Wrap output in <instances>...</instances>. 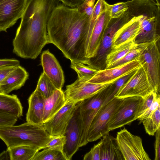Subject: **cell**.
I'll return each mask as SVG.
<instances>
[{"instance_id": "7402d4cb", "label": "cell", "mask_w": 160, "mask_h": 160, "mask_svg": "<svg viewBox=\"0 0 160 160\" xmlns=\"http://www.w3.org/2000/svg\"><path fill=\"white\" fill-rule=\"evenodd\" d=\"M98 142L101 160H123L116 138L107 133Z\"/></svg>"}, {"instance_id": "d4e9b609", "label": "cell", "mask_w": 160, "mask_h": 160, "mask_svg": "<svg viewBox=\"0 0 160 160\" xmlns=\"http://www.w3.org/2000/svg\"><path fill=\"white\" fill-rule=\"evenodd\" d=\"M137 45L133 41L124 43L117 48L112 49L105 58L106 68H108L112 64L122 58Z\"/></svg>"}, {"instance_id": "5bb4252c", "label": "cell", "mask_w": 160, "mask_h": 160, "mask_svg": "<svg viewBox=\"0 0 160 160\" xmlns=\"http://www.w3.org/2000/svg\"><path fill=\"white\" fill-rule=\"evenodd\" d=\"M76 108V104L67 102L53 116L43 123L44 128L50 136L64 135Z\"/></svg>"}, {"instance_id": "7a4b0ae2", "label": "cell", "mask_w": 160, "mask_h": 160, "mask_svg": "<svg viewBox=\"0 0 160 160\" xmlns=\"http://www.w3.org/2000/svg\"><path fill=\"white\" fill-rule=\"evenodd\" d=\"M59 0H28L13 39L20 47L29 51L43 48L48 44L47 25Z\"/></svg>"}, {"instance_id": "4fadbf2b", "label": "cell", "mask_w": 160, "mask_h": 160, "mask_svg": "<svg viewBox=\"0 0 160 160\" xmlns=\"http://www.w3.org/2000/svg\"><path fill=\"white\" fill-rule=\"evenodd\" d=\"M28 0H0V32H7L21 18Z\"/></svg>"}, {"instance_id": "6da1fadb", "label": "cell", "mask_w": 160, "mask_h": 160, "mask_svg": "<svg viewBox=\"0 0 160 160\" xmlns=\"http://www.w3.org/2000/svg\"><path fill=\"white\" fill-rule=\"evenodd\" d=\"M91 18L77 8L59 4L48 22V43L55 45L71 61L85 64Z\"/></svg>"}, {"instance_id": "60d3db41", "label": "cell", "mask_w": 160, "mask_h": 160, "mask_svg": "<svg viewBox=\"0 0 160 160\" xmlns=\"http://www.w3.org/2000/svg\"><path fill=\"white\" fill-rule=\"evenodd\" d=\"M64 5L72 8H77L82 5L85 0H59Z\"/></svg>"}, {"instance_id": "44dd1931", "label": "cell", "mask_w": 160, "mask_h": 160, "mask_svg": "<svg viewBox=\"0 0 160 160\" xmlns=\"http://www.w3.org/2000/svg\"><path fill=\"white\" fill-rule=\"evenodd\" d=\"M140 16L134 17L116 32L113 39L112 49L131 41H134L140 29Z\"/></svg>"}, {"instance_id": "836d02e7", "label": "cell", "mask_w": 160, "mask_h": 160, "mask_svg": "<svg viewBox=\"0 0 160 160\" xmlns=\"http://www.w3.org/2000/svg\"><path fill=\"white\" fill-rule=\"evenodd\" d=\"M66 141L65 135L51 136L50 141L46 144L45 148L57 149L62 152L63 148Z\"/></svg>"}, {"instance_id": "9a60e30c", "label": "cell", "mask_w": 160, "mask_h": 160, "mask_svg": "<svg viewBox=\"0 0 160 160\" xmlns=\"http://www.w3.org/2000/svg\"><path fill=\"white\" fill-rule=\"evenodd\" d=\"M141 66L138 58L114 68L99 70L97 72L86 82L95 83H106L131 73Z\"/></svg>"}, {"instance_id": "30bf717a", "label": "cell", "mask_w": 160, "mask_h": 160, "mask_svg": "<svg viewBox=\"0 0 160 160\" xmlns=\"http://www.w3.org/2000/svg\"><path fill=\"white\" fill-rule=\"evenodd\" d=\"M116 138L124 160H151L139 136L132 134L124 128L117 132Z\"/></svg>"}, {"instance_id": "603a6c76", "label": "cell", "mask_w": 160, "mask_h": 160, "mask_svg": "<svg viewBox=\"0 0 160 160\" xmlns=\"http://www.w3.org/2000/svg\"><path fill=\"white\" fill-rule=\"evenodd\" d=\"M66 102L65 94L62 89H57L51 96L45 99L43 123L53 116Z\"/></svg>"}, {"instance_id": "d6986e66", "label": "cell", "mask_w": 160, "mask_h": 160, "mask_svg": "<svg viewBox=\"0 0 160 160\" xmlns=\"http://www.w3.org/2000/svg\"><path fill=\"white\" fill-rule=\"evenodd\" d=\"M45 98L36 89L28 99V108L26 114L28 122L43 125Z\"/></svg>"}, {"instance_id": "7bdbcfd3", "label": "cell", "mask_w": 160, "mask_h": 160, "mask_svg": "<svg viewBox=\"0 0 160 160\" xmlns=\"http://www.w3.org/2000/svg\"><path fill=\"white\" fill-rule=\"evenodd\" d=\"M0 160H10L9 152L7 149L0 153Z\"/></svg>"}, {"instance_id": "52a82bcc", "label": "cell", "mask_w": 160, "mask_h": 160, "mask_svg": "<svg viewBox=\"0 0 160 160\" xmlns=\"http://www.w3.org/2000/svg\"><path fill=\"white\" fill-rule=\"evenodd\" d=\"M123 99L114 98L100 107L89 127L87 138L88 142L96 141L109 133L108 124L109 121Z\"/></svg>"}, {"instance_id": "74e56055", "label": "cell", "mask_w": 160, "mask_h": 160, "mask_svg": "<svg viewBox=\"0 0 160 160\" xmlns=\"http://www.w3.org/2000/svg\"><path fill=\"white\" fill-rule=\"evenodd\" d=\"M160 94H157L155 97L153 104L151 107L147 110L141 117L137 120L141 122L143 119L150 117L158 108V107L160 106Z\"/></svg>"}, {"instance_id": "4dcf8cb0", "label": "cell", "mask_w": 160, "mask_h": 160, "mask_svg": "<svg viewBox=\"0 0 160 160\" xmlns=\"http://www.w3.org/2000/svg\"><path fill=\"white\" fill-rule=\"evenodd\" d=\"M148 43L138 44L122 58L111 65L108 68L120 66L138 58ZM108 69V68H107Z\"/></svg>"}, {"instance_id": "b9f144b4", "label": "cell", "mask_w": 160, "mask_h": 160, "mask_svg": "<svg viewBox=\"0 0 160 160\" xmlns=\"http://www.w3.org/2000/svg\"><path fill=\"white\" fill-rule=\"evenodd\" d=\"M20 61L14 58L0 59V67L4 66L20 65Z\"/></svg>"}, {"instance_id": "e575fe53", "label": "cell", "mask_w": 160, "mask_h": 160, "mask_svg": "<svg viewBox=\"0 0 160 160\" xmlns=\"http://www.w3.org/2000/svg\"><path fill=\"white\" fill-rule=\"evenodd\" d=\"M18 118L7 112L0 110V127L14 125Z\"/></svg>"}, {"instance_id": "277c9868", "label": "cell", "mask_w": 160, "mask_h": 160, "mask_svg": "<svg viewBox=\"0 0 160 160\" xmlns=\"http://www.w3.org/2000/svg\"><path fill=\"white\" fill-rule=\"evenodd\" d=\"M0 138L7 148L27 146L39 151L44 148L51 136L43 125L29 122L21 125L0 127Z\"/></svg>"}, {"instance_id": "f1b7e54d", "label": "cell", "mask_w": 160, "mask_h": 160, "mask_svg": "<svg viewBox=\"0 0 160 160\" xmlns=\"http://www.w3.org/2000/svg\"><path fill=\"white\" fill-rule=\"evenodd\" d=\"M36 89L40 92L45 99L51 96L57 88L43 72L40 76Z\"/></svg>"}, {"instance_id": "f35d334b", "label": "cell", "mask_w": 160, "mask_h": 160, "mask_svg": "<svg viewBox=\"0 0 160 160\" xmlns=\"http://www.w3.org/2000/svg\"><path fill=\"white\" fill-rule=\"evenodd\" d=\"M154 144L155 160H160V127L156 132Z\"/></svg>"}, {"instance_id": "8d00e7d4", "label": "cell", "mask_w": 160, "mask_h": 160, "mask_svg": "<svg viewBox=\"0 0 160 160\" xmlns=\"http://www.w3.org/2000/svg\"><path fill=\"white\" fill-rule=\"evenodd\" d=\"M84 160H101L99 145L98 143L95 145L86 154Z\"/></svg>"}, {"instance_id": "ac0fdd59", "label": "cell", "mask_w": 160, "mask_h": 160, "mask_svg": "<svg viewBox=\"0 0 160 160\" xmlns=\"http://www.w3.org/2000/svg\"><path fill=\"white\" fill-rule=\"evenodd\" d=\"M111 18L108 11L106 9L98 18L87 47L86 57L87 59L93 58L97 54L105 31Z\"/></svg>"}, {"instance_id": "ffe728a7", "label": "cell", "mask_w": 160, "mask_h": 160, "mask_svg": "<svg viewBox=\"0 0 160 160\" xmlns=\"http://www.w3.org/2000/svg\"><path fill=\"white\" fill-rule=\"evenodd\" d=\"M29 74L25 69L20 65L15 68L0 83L2 92L8 94L12 91L20 89L28 79Z\"/></svg>"}, {"instance_id": "e0dca14e", "label": "cell", "mask_w": 160, "mask_h": 160, "mask_svg": "<svg viewBox=\"0 0 160 160\" xmlns=\"http://www.w3.org/2000/svg\"><path fill=\"white\" fill-rule=\"evenodd\" d=\"M79 125V111L77 106L76 110L64 135L66 136V141L62 152L66 160H71L80 148Z\"/></svg>"}, {"instance_id": "d6a6232c", "label": "cell", "mask_w": 160, "mask_h": 160, "mask_svg": "<svg viewBox=\"0 0 160 160\" xmlns=\"http://www.w3.org/2000/svg\"><path fill=\"white\" fill-rule=\"evenodd\" d=\"M157 94L159 93L153 91L145 98L142 99L136 116V120L141 117L147 110L151 107L153 104L155 97Z\"/></svg>"}, {"instance_id": "3957f363", "label": "cell", "mask_w": 160, "mask_h": 160, "mask_svg": "<svg viewBox=\"0 0 160 160\" xmlns=\"http://www.w3.org/2000/svg\"><path fill=\"white\" fill-rule=\"evenodd\" d=\"M126 2L131 14L140 18V29L134 42L138 44L158 42L160 38L159 1L131 0Z\"/></svg>"}, {"instance_id": "1f68e13d", "label": "cell", "mask_w": 160, "mask_h": 160, "mask_svg": "<svg viewBox=\"0 0 160 160\" xmlns=\"http://www.w3.org/2000/svg\"><path fill=\"white\" fill-rule=\"evenodd\" d=\"M105 9L108 10L111 18H118L122 15L128 9L126 2H120L110 5L105 1Z\"/></svg>"}, {"instance_id": "8992f818", "label": "cell", "mask_w": 160, "mask_h": 160, "mask_svg": "<svg viewBox=\"0 0 160 160\" xmlns=\"http://www.w3.org/2000/svg\"><path fill=\"white\" fill-rule=\"evenodd\" d=\"M134 17L128 10L120 17L111 18L105 31L96 55L88 58L85 64L98 69L101 61L105 58L112 49L113 40L117 31Z\"/></svg>"}, {"instance_id": "2e32d148", "label": "cell", "mask_w": 160, "mask_h": 160, "mask_svg": "<svg viewBox=\"0 0 160 160\" xmlns=\"http://www.w3.org/2000/svg\"><path fill=\"white\" fill-rule=\"evenodd\" d=\"M41 65L43 72L56 88L62 89L64 83L63 71L57 59L49 50L42 52L41 57Z\"/></svg>"}, {"instance_id": "83f0119b", "label": "cell", "mask_w": 160, "mask_h": 160, "mask_svg": "<svg viewBox=\"0 0 160 160\" xmlns=\"http://www.w3.org/2000/svg\"><path fill=\"white\" fill-rule=\"evenodd\" d=\"M160 106L149 117L141 121L146 132L149 135L153 136L158 129L160 127Z\"/></svg>"}, {"instance_id": "7c38bea8", "label": "cell", "mask_w": 160, "mask_h": 160, "mask_svg": "<svg viewBox=\"0 0 160 160\" xmlns=\"http://www.w3.org/2000/svg\"><path fill=\"white\" fill-rule=\"evenodd\" d=\"M117 80L104 83H95L78 78L74 82L66 86L64 92L66 102H71L76 104L104 90Z\"/></svg>"}, {"instance_id": "cb8c5ba5", "label": "cell", "mask_w": 160, "mask_h": 160, "mask_svg": "<svg viewBox=\"0 0 160 160\" xmlns=\"http://www.w3.org/2000/svg\"><path fill=\"white\" fill-rule=\"evenodd\" d=\"M0 110L7 112L18 118L23 116V107L19 99L14 94L0 93Z\"/></svg>"}, {"instance_id": "4316f807", "label": "cell", "mask_w": 160, "mask_h": 160, "mask_svg": "<svg viewBox=\"0 0 160 160\" xmlns=\"http://www.w3.org/2000/svg\"><path fill=\"white\" fill-rule=\"evenodd\" d=\"M71 62V68L77 73L78 78L83 81H87L96 74L99 70L78 62Z\"/></svg>"}, {"instance_id": "484cf974", "label": "cell", "mask_w": 160, "mask_h": 160, "mask_svg": "<svg viewBox=\"0 0 160 160\" xmlns=\"http://www.w3.org/2000/svg\"><path fill=\"white\" fill-rule=\"evenodd\" d=\"M10 160H32L39 151L32 147L20 146L7 148Z\"/></svg>"}, {"instance_id": "5b68a950", "label": "cell", "mask_w": 160, "mask_h": 160, "mask_svg": "<svg viewBox=\"0 0 160 160\" xmlns=\"http://www.w3.org/2000/svg\"><path fill=\"white\" fill-rule=\"evenodd\" d=\"M109 91V86L88 98L76 104L79 118V147L86 145L88 130L97 113L103 105Z\"/></svg>"}, {"instance_id": "8fae6325", "label": "cell", "mask_w": 160, "mask_h": 160, "mask_svg": "<svg viewBox=\"0 0 160 160\" xmlns=\"http://www.w3.org/2000/svg\"><path fill=\"white\" fill-rule=\"evenodd\" d=\"M142 98L138 97H127L114 111L108 124V131L113 130L136 120V117Z\"/></svg>"}, {"instance_id": "f546056e", "label": "cell", "mask_w": 160, "mask_h": 160, "mask_svg": "<svg viewBox=\"0 0 160 160\" xmlns=\"http://www.w3.org/2000/svg\"><path fill=\"white\" fill-rule=\"evenodd\" d=\"M32 160H66L63 152L57 149L45 148L38 152Z\"/></svg>"}, {"instance_id": "9c48e42d", "label": "cell", "mask_w": 160, "mask_h": 160, "mask_svg": "<svg viewBox=\"0 0 160 160\" xmlns=\"http://www.w3.org/2000/svg\"><path fill=\"white\" fill-rule=\"evenodd\" d=\"M153 91L145 71L141 65L120 88L114 97L122 99L138 97L144 99Z\"/></svg>"}, {"instance_id": "ab89813d", "label": "cell", "mask_w": 160, "mask_h": 160, "mask_svg": "<svg viewBox=\"0 0 160 160\" xmlns=\"http://www.w3.org/2000/svg\"><path fill=\"white\" fill-rule=\"evenodd\" d=\"M16 66H8L0 67V83Z\"/></svg>"}, {"instance_id": "ba28073f", "label": "cell", "mask_w": 160, "mask_h": 160, "mask_svg": "<svg viewBox=\"0 0 160 160\" xmlns=\"http://www.w3.org/2000/svg\"><path fill=\"white\" fill-rule=\"evenodd\" d=\"M157 42L148 43L138 59L154 90L160 94V53Z\"/></svg>"}, {"instance_id": "d590c367", "label": "cell", "mask_w": 160, "mask_h": 160, "mask_svg": "<svg viewBox=\"0 0 160 160\" xmlns=\"http://www.w3.org/2000/svg\"><path fill=\"white\" fill-rule=\"evenodd\" d=\"M96 0H85L82 5L77 8L80 12L84 13L91 17L93 11Z\"/></svg>"}, {"instance_id": "ee69618b", "label": "cell", "mask_w": 160, "mask_h": 160, "mask_svg": "<svg viewBox=\"0 0 160 160\" xmlns=\"http://www.w3.org/2000/svg\"><path fill=\"white\" fill-rule=\"evenodd\" d=\"M0 93H2L0 88Z\"/></svg>"}]
</instances>
